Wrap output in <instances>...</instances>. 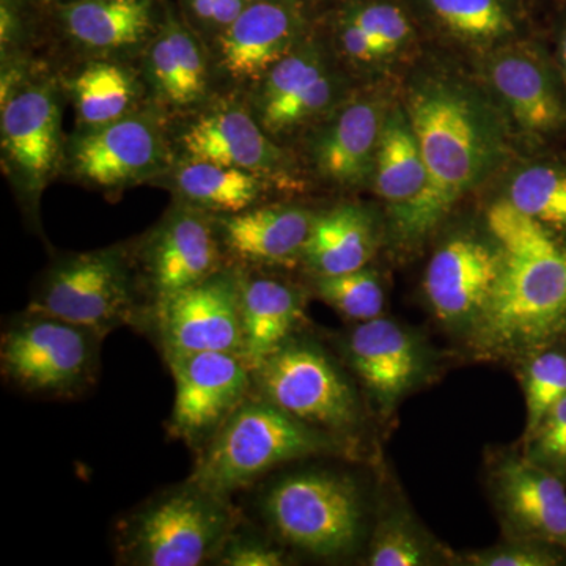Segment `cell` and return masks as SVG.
Wrapping results in <instances>:
<instances>
[{
    "instance_id": "1",
    "label": "cell",
    "mask_w": 566,
    "mask_h": 566,
    "mask_svg": "<svg viewBox=\"0 0 566 566\" xmlns=\"http://www.w3.org/2000/svg\"><path fill=\"white\" fill-rule=\"evenodd\" d=\"M401 104L428 170L427 191L394 234L412 248L506 161L512 125L483 82L447 65L416 71Z\"/></svg>"
},
{
    "instance_id": "2",
    "label": "cell",
    "mask_w": 566,
    "mask_h": 566,
    "mask_svg": "<svg viewBox=\"0 0 566 566\" xmlns=\"http://www.w3.org/2000/svg\"><path fill=\"white\" fill-rule=\"evenodd\" d=\"M502 252L493 300L471 340L493 357H524L566 338V243L501 199L486 212Z\"/></svg>"
},
{
    "instance_id": "3",
    "label": "cell",
    "mask_w": 566,
    "mask_h": 566,
    "mask_svg": "<svg viewBox=\"0 0 566 566\" xmlns=\"http://www.w3.org/2000/svg\"><path fill=\"white\" fill-rule=\"evenodd\" d=\"M240 524L230 497L188 479L151 495L118 521L117 562L133 566L214 564Z\"/></svg>"
},
{
    "instance_id": "4",
    "label": "cell",
    "mask_w": 566,
    "mask_h": 566,
    "mask_svg": "<svg viewBox=\"0 0 566 566\" xmlns=\"http://www.w3.org/2000/svg\"><path fill=\"white\" fill-rule=\"evenodd\" d=\"M344 447L340 439L308 427L252 392L199 450L189 480L230 497L279 465L337 453Z\"/></svg>"
},
{
    "instance_id": "5",
    "label": "cell",
    "mask_w": 566,
    "mask_h": 566,
    "mask_svg": "<svg viewBox=\"0 0 566 566\" xmlns=\"http://www.w3.org/2000/svg\"><path fill=\"white\" fill-rule=\"evenodd\" d=\"M28 308L88 327L103 337L120 327H142L147 304L133 245L55 256L36 282Z\"/></svg>"
},
{
    "instance_id": "6",
    "label": "cell",
    "mask_w": 566,
    "mask_h": 566,
    "mask_svg": "<svg viewBox=\"0 0 566 566\" xmlns=\"http://www.w3.org/2000/svg\"><path fill=\"white\" fill-rule=\"evenodd\" d=\"M260 509L282 543L319 558L352 556L367 526L359 483L327 469L281 476L264 491Z\"/></svg>"
},
{
    "instance_id": "7",
    "label": "cell",
    "mask_w": 566,
    "mask_h": 566,
    "mask_svg": "<svg viewBox=\"0 0 566 566\" xmlns=\"http://www.w3.org/2000/svg\"><path fill=\"white\" fill-rule=\"evenodd\" d=\"M106 337L88 327L28 311L9 319L0 340V371L33 397L73 400L98 381Z\"/></svg>"
},
{
    "instance_id": "8",
    "label": "cell",
    "mask_w": 566,
    "mask_h": 566,
    "mask_svg": "<svg viewBox=\"0 0 566 566\" xmlns=\"http://www.w3.org/2000/svg\"><path fill=\"white\" fill-rule=\"evenodd\" d=\"M252 375L253 394L308 427L340 441L363 427L364 409L356 386L314 338L293 335Z\"/></svg>"
},
{
    "instance_id": "9",
    "label": "cell",
    "mask_w": 566,
    "mask_h": 566,
    "mask_svg": "<svg viewBox=\"0 0 566 566\" xmlns=\"http://www.w3.org/2000/svg\"><path fill=\"white\" fill-rule=\"evenodd\" d=\"M264 132L279 144L307 134L352 95L348 71L314 31L245 92Z\"/></svg>"
},
{
    "instance_id": "10",
    "label": "cell",
    "mask_w": 566,
    "mask_h": 566,
    "mask_svg": "<svg viewBox=\"0 0 566 566\" xmlns=\"http://www.w3.org/2000/svg\"><path fill=\"white\" fill-rule=\"evenodd\" d=\"M63 102L65 91L57 77L36 74L0 106L3 172L32 226H40L41 196L65 159Z\"/></svg>"
},
{
    "instance_id": "11",
    "label": "cell",
    "mask_w": 566,
    "mask_h": 566,
    "mask_svg": "<svg viewBox=\"0 0 566 566\" xmlns=\"http://www.w3.org/2000/svg\"><path fill=\"white\" fill-rule=\"evenodd\" d=\"M164 117L148 104L103 128L74 133L66 140L62 169L106 192L159 180L175 161Z\"/></svg>"
},
{
    "instance_id": "12",
    "label": "cell",
    "mask_w": 566,
    "mask_h": 566,
    "mask_svg": "<svg viewBox=\"0 0 566 566\" xmlns=\"http://www.w3.org/2000/svg\"><path fill=\"white\" fill-rule=\"evenodd\" d=\"M177 144L180 158L237 167L259 175L275 191L301 192L307 185L292 153L264 132L237 93L212 98L192 114Z\"/></svg>"
},
{
    "instance_id": "13",
    "label": "cell",
    "mask_w": 566,
    "mask_h": 566,
    "mask_svg": "<svg viewBox=\"0 0 566 566\" xmlns=\"http://www.w3.org/2000/svg\"><path fill=\"white\" fill-rule=\"evenodd\" d=\"M142 327L155 335L164 359L189 353L243 356L240 271L227 264L207 281L151 305Z\"/></svg>"
},
{
    "instance_id": "14",
    "label": "cell",
    "mask_w": 566,
    "mask_h": 566,
    "mask_svg": "<svg viewBox=\"0 0 566 566\" xmlns=\"http://www.w3.org/2000/svg\"><path fill=\"white\" fill-rule=\"evenodd\" d=\"M133 249L147 311L227 266L214 216L180 202Z\"/></svg>"
},
{
    "instance_id": "15",
    "label": "cell",
    "mask_w": 566,
    "mask_h": 566,
    "mask_svg": "<svg viewBox=\"0 0 566 566\" xmlns=\"http://www.w3.org/2000/svg\"><path fill=\"white\" fill-rule=\"evenodd\" d=\"M175 381L170 433L202 450L253 392L252 368L234 353L166 357Z\"/></svg>"
},
{
    "instance_id": "16",
    "label": "cell",
    "mask_w": 566,
    "mask_h": 566,
    "mask_svg": "<svg viewBox=\"0 0 566 566\" xmlns=\"http://www.w3.org/2000/svg\"><path fill=\"white\" fill-rule=\"evenodd\" d=\"M340 348L353 375L385 419L434 371L433 352L427 342L385 315L354 324L342 338Z\"/></svg>"
},
{
    "instance_id": "17",
    "label": "cell",
    "mask_w": 566,
    "mask_h": 566,
    "mask_svg": "<svg viewBox=\"0 0 566 566\" xmlns=\"http://www.w3.org/2000/svg\"><path fill=\"white\" fill-rule=\"evenodd\" d=\"M314 31V0H260L211 44L216 74L249 92Z\"/></svg>"
},
{
    "instance_id": "18",
    "label": "cell",
    "mask_w": 566,
    "mask_h": 566,
    "mask_svg": "<svg viewBox=\"0 0 566 566\" xmlns=\"http://www.w3.org/2000/svg\"><path fill=\"white\" fill-rule=\"evenodd\" d=\"M483 85L504 111L512 128L531 140L564 128V81H558L545 52L535 41H510L480 57Z\"/></svg>"
},
{
    "instance_id": "19",
    "label": "cell",
    "mask_w": 566,
    "mask_h": 566,
    "mask_svg": "<svg viewBox=\"0 0 566 566\" xmlns=\"http://www.w3.org/2000/svg\"><path fill=\"white\" fill-rule=\"evenodd\" d=\"M501 268V248L490 233H458L439 245L423 277L424 300L438 322L471 338L493 300Z\"/></svg>"
},
{
    "instance_id": "20",
    "label": "cell",
    "mask_w": 566,
    "mask_h": 566,
    "mask_svg": "<svg viewBox=\"0 0 566 566\" xmlns=\"http://www.w3.org/2000/svg\"><path fill=\"white\" fill-rule=\"evenodd\" d=\"M392 103L381 92L352 93L307 133L305 155L312 172L340 189L371 186L376 153Z\"/></svg>"
},
{
    "instance_id": "21",
    "label": "cell",
    "mask_w": 566,
    "mask_h": 566,
    "mask_svg": "<svg viewBox=\"0 0 566 566\" xmlns=\"http://www.w3.org/2000/svg\"><path fill=\"white\" fill-rule=\"evenodd\" d=\"M140 71L153 106L166 115L196 114L214 98L210 46L170 0L158 32L145 48Z\"/></svg>"
},
{
    "instance_id": "22",
    "label": "cell",
    "mask_w": 566,
    "mask_h": 566,
    "mask_svg": "<svg viewBox=\"0 0 566 566\" xmlns=\"http://www.w3.org/2000/svg\"><path fill=\"white\" fill-rule=\"evenodd\" d=\"M167 0H66L44 6V25L91 59L145 51L161 25Z\"/></svg>"
},
{
    "instance_id": "23",
    "label": "cell",
    "mask_w": 566,
    "mask_h": 566,
    "mask_svg": "<svg viewBox=\"0 0 566 566\" xmlns=\"http://www.w3.org/2000/svg\"><path fill=\"white\" fill-rule=\"evenodd\" d=\"M315 214L296 203H260L212 216L226 263L238 270L264 271L301 264Z\"/></svg>"
},
{
    "instance_id": "24",
    "label": "cell",
    "mask_w": 566,
    "mask_h": 566,
    "mask_svg": "<svg viewBox=\"0 0 566 566\" xmlns=\"http://www.w3.org/2000/svg\"><path fill=\"white\" fill-rule=\"evenodd\" d=\"M506 536L538 539L566 551V483L526 457H502L490 476Z\"/></svg>"
},
{
    "instance_id": "25",
    "label": "cell",
    "mask_w": 566,
    "mask_h": 566,
    "mask_svg": "<svg viewBox=\"0 0 566 566\" xmlns=\"http://www.w3.org/2000/svg\"><path fill=\"white\" fill-rule=\"evenodd\" d=\"M422 33L482 55L527 36L528 0H408Z\"/></svg>"
},
{
    "instance_id": "26",
    "label": "cell",
    "mask_w": 566,
    "mask_h": 566,
    "mask_svg": "<svg viewBox=\"0 0 566 566\" xmlns=\"http://www.w3.org/2000/svg\"><path fill=\"white\" fill-rule=\"evenodd\" d=\"M238 271L243 356L253 371L297 334L305 319L308 293L294 283L263 274V271Z\"/></svg>"
},
{
    "instance_id": "27",
    "label": "cell",
    "mask_w": 566,
    "mask_h": 566,
    "mask_svg": "<svg viewBox=\"0 0 566 566\" xmlns=\"http://www.w3.org/2000/svg\"><path fill=\"white\" fill-rule=\"evenodd\" d=\"M371 186L387 205L390 230L397 233L428 188L422 150L401 103H392L387 112Z\"/></svg>"
},
{
    "instance_id": "28",
    "label": "cell",
    "mask_w": 566,
    "mask_h": 566,
    "mask_svg": "<svg viewBox=\"0 0 566 566\" xmlns=\"http://www.w3.org/2000/svg\"><path fill=\"white\" fill-rule=\"evenodd\" d=\"M379 245L378 216L363 203L316 211L301 264L312 277L368 266Z\"/></svg>"
},
{
    "instance_id": "29",
    "label": "cell",
    "mask_w": 566,
    "mask_h": 566,
    "mask_svg": "<svg viewBox=\"0 0 566 566\" xmlns=\"http://www.w3.org/2000/svg\"><path fill=\"white\" fill-rule=\"evenodd\" d=\"M76 114V132H92L151 104L142 71L123 59H88L63 82Z\"/></svg>"
},
{
    "instance_id": "30",
    "label": "cell",
    "mask_w": 566,
    "mask_h": 566,
    "mask_svg": "<svg viewBox=\"0 0 566 566\" xmlns=\"http://www.w3.org/2000/svg\"><path fill=\"white\" fill-rule=\"evenodd\" d=\"M159 180H166L175 202L210 212L230 214L264 203L273 186L259 175L200 159L178 158Z\"/></svg>"
},
{
    "instance_id": "31",
    "label": "cell",
    "mask_w": 566,
    "mask_h": 566,
    "mask_svg": "<svg viewBox=\"0 0 566 566\" xmlns=\"http://www.w3.org/2000/svg\"><path fill=\"white\" fill-rule=\"evenodd\" d=\"M441 547L403 506L382 512L368 543L365 564L370 566H427L444 560Z\"/></svg>"
},
{
    "instance_id": "32",
    "label": "cell",
    "mask_w": 566,
    "mask_h": 566,
    "mask_svg": "<svg viewBox=\"0 0 566 566\" xmlns=\"http://www.w3.org/2000/svg\"><path fill=\"white\" fill-rule=\"evenodd\" d=\"M505 199L554 233H566V167L549 163L524 166L510 180Z\"/></svg>"
},
{
    "instance_id": "33",
    "label": "cell",
    "mask_w": 566,
    "mask_h": 566,
    "mask_svg": "<svg viewBox=\"0 0 566 566\" xmlns=\"http://www.w3.org/2000/svg\"><path fill=\"white\" fill-rule=\"evenodd\" d=\"M312 289L318 300L346 322L365 323L385 315V286L371 268L312 277Z\"/></svg>"
},
{
    "instance_id": "34",
    "label": "cell",
    "mask_w": 566,
    "mask_h": 566,
    "mask_svg": "<svg viewBox=\"0 0 566 566\" xmlns=\"http://www.w3.org/2000/svg\"><path fill=\"white\" fill-rule=\"evenodd\" d=\"M556 345L545 346L523 357L526 359L523 365V389L527 409L524 438L566 397V352L556 348Z\"/></svg>"
},
{
    "instance_id": "35",
    "label": "cell",
    "mask_w": 566,
    "mask_h": 566,
    "mask_svg": "<svg viewBox=\"0 0 566 566\" xmlns=\"http://www.w3.org/2000/svg\"><path fill=\"white\" fill-rule=\"evenodd\" d=\"M523 455L566 483V397L524 438Z\"/></svg>"
},
{
    "instance_id": "36",
    "label": "cell",
    "mask_w": 566,
    "mask_h": 566,
    "mask_svg": "<svg viewBox=\"0 0 566 566\" xmlns=\"http://www.w3.org/2000/svg\"><path fill=\"white\" fill-rule=\"evenodd\" d=\"M472 566H557L566 564V551L538 539L506 536L499 545L463 557Z\"/></svg>"
},
{
    "instance_id": "37",
    "label": "cell",
    "mask_w": 566,
    "mask_h": 566,
    "mask_svg": "<svg viewBox=\"0 0 566 566\" xmlns=\"http://www.w3.org/2000/svg\"><path fill=\"white\" fill-rule=\"evenodd\" d=\"M248 0H177L182 20L211 46L249 6Z\"/></svg>"
},
{
    "instance_id": "38",
    "label": "cell",
    "mask_w": 566,
    "mask_h": 566,
    "mask_svg": "<svg viewBox=\"0 0 566 566\" xmlns=\"http://www.w3.org/2000/svg\"><path fill=\"white\" fill-rule=\"evenodd\" d=\"M241 526V524H240ZM234 528L214 564L222 566H282L289 564L285 553L259 535Z\"/></svg>"
},
{
    "instance_id": "39",
    "label": "cell",
    "mask_w": 566,
    "mask_h": 566,
    "mask_svg": "<svg viewBox=\"0 0 566 566\" xmlns=\"http://www.w3.org/2000/svg\"><path fill=\"white\" fill-rule=\"evenodd\" d=\"M557 61L566 91V20L562 22L560 31H558Z\"/></svg>"
},
{
    "instance_id": "40",
    "label": "cell",
    "mask_w": 566,
    "mask_h": 566,
    "mask_svg": "<svg viewBox=\"0 0 566 566\" xmlns=\"http://www.w3.org/2000/svg\"><path fill=\"white\" fill-rule=\"evenodd\" d=\"M40 2L44 3V6H50V3L66 2V0H40Z\"/></svg>"
},
{
    "instance_id": "41",
    "label": "cell",
    "mask_w": 566,
    "mask_h": 566,
    "mask_svg": "<svg viewBox=\"0 0 566 566\" xmlns=\"http://www.w3.org/2000/svg\"><path fill=\"white\" fill-rule=\"evenodd\" d=\"M248 2H260V0H248Z\"/></svg>"
}]
</instances>
